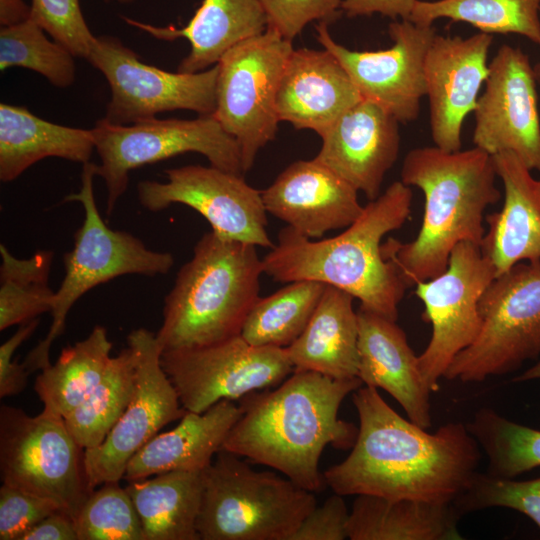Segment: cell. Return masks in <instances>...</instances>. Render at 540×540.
Masks as SVG:
<instances>
[{"instance_id":"1","label":"cell","mask_w":540,"mask_h":540,"mask_svg":"<svg viewBox=\"0 0 540 540\" xmlns=\"http://www.w3.org/2000/svg\"><path fill=\"white\" fill-rule=\"evenodd\" d=\"M352 399L359 418L356 441L346 459L323 473L334 493L453 504L465 492L481 458L467 425L451 422L429 433L366 385Z\"/></svg>"},{"instance_id":"2","label":"cell","mask_w":540,"mask_h":540,"mask_svg":"<svg viewBox=\"0 0 540 540\" xmlns=\"http://www.w3.org/2000/svg\"><path fill=\"white\" fill-rule=\"evenodd\" d=\"M362 384L358 377L294 371L275 390L241 398V415L222 449L269 466L310 492L322 491L327 485L319 460L325 447L345 450L356 441L358 428L339 419L338 411Z\"/></svg>"},{"instance_id":"3","label":"cell","mask_w":540,"mask_h":540,"mask_svg":"<svg viewBox=\"0 0 540 540\" xmlns=\"http://www.w3.org/2000/svg\"><path fill=\"white\" fill-rule=\"evenodd\" d=\"M413 193L401 180L393 182L363 207L360 216L331 238L310 239L289 226L262 259L274 281L312 280L351 294L360 306L397 321L407 286L384 259L382 240L401 228L411 214Z\"/></svg>"},{"instance_id":"4","label":"cell","mask_w":540,"mask_h":540,"mask_svg":"<svg viewBox=\"0 0 540 540\" xmlns=\"http://www.w3.org/2000/svg\"><path fill=\"white\" fill-rule=\"evenodd\" d=\"M496 176L492 156L477 147L450 152L426 146L406 154L401 181L424 195L421 227L414 240L390 237L381 249L407 288L441 274L459 243L481 245L484 212L501 198Z\"/></svg>"},{"instance_id":"5","label":"cell","mask_w":540,"mask_h":540,"mask_svg":"<svg viewBox=\"0 0 540 540\" xmlns=\"http://www.w3.org/2000/svg\"><path fill=\"white\" fill-rule=\"evenodd\" d=\"M257 246L214 231L196 243L164 298L162 351L202 347L240 335L264 273Z\"/></svg>"},{"instance_id":"6","label":"cell","mask_w":540,"mask_h":540,"mask_svg":"<svg viewBox=\"0 0 540 540\" xmlns=\"http://www.w3.org/2000/svg\"><path fill=\"white\" fill-rule=\"evenodd\" d=\"M202 486V540H291L317 506L313 492L287 477L256 471L224 449L202 471Z\"/></svg>"},{"instance_id":"7","label":"cell","mask_w":540,"mask_h":540,"mask_svg":"<svg viewBox=\"0 0 540 540\" xmlns=\"http://www.w3.org/2000/svg\"><path fill=\"white\" fill-rule=\"evenodd\" d=\"M96 172L97 164L84 163L80 191L63 200L79 202L84 210V220L74 234L72 250L64 255L65 275L55 291L49 331L23 361L30 374L51 364L49 352L53 342L63 334L73 305L89 290L123 275L153 277L166 274L174 265L172 253L151 250L134 235L113 230L104 222L94 197Z\"/></svg>"},{"instance_id":"8","label":"cell","mask_w":540,"mask_h":540,"mask_svg":"<svg viewBox=\"0 0 540 540\" xmlns=\"http://www.w3.org/2000/svg\"><path fill=\"white\" fill-rule=\"evenodd\" d=\"M2 483L54 502L74 521L94 490L86 472L84 449L64 417L43 409L30 416L21 408H0Z\"/></svg>"},{"instance_id":"9","label":"cell","mask_w":540,"mask_h":540,"mask_svg":"<svg viewBox=\"0 0 540 540\" xmlns=\"http://www.w3.org/2000/svg\"><path fill=\"white\" fill-rule=\"evenodd\" d=\"M100 158L96 175L106 186V215L110 216L125 193L129 173L187 152L205 156L210 165L242 175L241 152L236 140L211 115L192 120L157 119L117 125L102 118L91 129Z\"/></svg>"},{"instance_id":"10","label":"cell","mask_w":540,"mask_h":540,"mask_svg":"<svg viewBox=\"0 0 540 540\" xmlns=\"http://www.w3.org/2000/svg\"><path fill=\"white\" fill-rule=\"evenodd\" d=\"M481 330L444 378L480 382L540 355V261H523L497 276L479 301Z\"/></svg>"},{"instance_id":"11","label":"cell","mask_w":540,"mask_h":540,"mask_svg":"<svg viewBox=\"0 0 540 540\" xmlns=\"http://www.w3.org/2000/svg\"><path fill=\"white\" fill-rule=\"evenodd\" d=\"M292 50V41L266 28L229 48L216 64L212 115L238 143L244 173L252 168L258 152L275 139L280 122L276 97Z\"/></svg>"},{"instance_id":"12","label":"cell","mask_w":540,"mask_h":540,"mask_svg":"<svg viewBox=\"0 0 540 540\" xmlns=\"http://www.w3.org/2000/svg\"><path fill=\"white\" fill-rule=\"evenodd\" d=\"M87 61L109 84L111 98L104 119L110 123L130 125L174 110L199 115L215 111L217 65L195 73L168 72L142 62L110 35L96 36Z\"/></svg>"},{"instance_id":"13","label":"cell","mask_w":540,"mask_h":540,"mask_svg":"<svg viewBox=\"0 0 540 540\" xmlns=\"http://www.w3.org/2000/svg\"><path fill=\"white\" fill-rule=\"evenodd\" d=\"M160 362L182 407L194 413L278 386L294 372L285 348L254 346L241 334L207 346L162 351Z\"/></svg>"},{"instance_id":"14","label":"cell","mask_w":540,"mask_h":540,"mask_svg":"<svg viewBox=\"0 0 540 540\" xmlns=\"http://www.w3.org/2000/svg\"><path fill=\"white\" fill-rule=\"evenodd\" d=\"M495 277L481 246L461 242L441 274L415 285L414 293L424 306L423 320L432 326L430 341L418 356L431 392L439 390L454 357L477 338L482 327L479 301Z\"/></svg>"},{"instance_id":"15","label":"cell","mask_w":540,"mask_h":540,"mask_svg":"<svg viewBox=\"0 0 540 540\" xmlns=\"http://www.w3.org/2000/svg\"><path fill=\"white\" fill-rule=\"evenodd\" d=\"M135 355L136 383L124 413L105 440L97 447L84 450L89 483L93 489L107 482L123 479L131 458L170 422L187 412L160 357L162 348L156 334L138 328L127 336Z\"/></svg>"},{"instance_id":"16","label":"cell","mask_w":540,"mask_h":540,"mask_svg":"<svg viewBox=\"0 0 540 540\" xmlns=\"http://www.w3.org/2000/svg\"><path fill=\"white\" fill-rule=\"evenodd\" d=\"M165 182L142 180L137 197L157 212L183 204L202 215L215 233L236 241L272 248L262 194L242 177L214 166L186 165L164 171Z\"/></svg>"},{"instance_id":"17","label":"cell","mask_w":540,"mask_h":540,"mask_svg":"<svg viewBox=\"0 0 540 540\" xmlns=\"http://www.w3.org/2000/svg\"><path fill=\"white\" fill-rule=\"evenodd\" d=\"M328 22L316 25V38L347 71L362 99L381 106L400 123L415 120L426 96L424 62L436 35L431 26L393 20L388 34L393 44L378 51H355L337 43Z\"/></svg>"},{"instance_id":"18","label":"cell","mask_w":540,"mask_h":540,"mask_svg":"<svg viewBox=\"0 0 540 540\" xmlns=\"http://www.w3.org/2000/svg\"><path fill=\"white\" fill-rule=\"evenodd\" d=\"M536 73L520 48L504 44L489 63L479 96L473 143L491 156L516 154L532 171H540V117Z\"/></svg>"},{"instance_id":"19","label":"cell","mask_w":540,"mask_h":540,"mask_svg":"<svg viewBox=\"0 0 540 540\" xmlns=\"http://www.w3.org/2000/svg\"><path fill=\"white\" fill-rule=\"evenodd\" d=\"M493 35L469 37L436 34L426 53L424 76L431 137L446 151L461 149L466 117L474 112L488 71Z\"/></svg>"},{"instance_id":"20","label":"cell","mask_w":540,"mask_h":540,"mask_svg":"<svg viewBox=\"0 0 540 540\" xmlns=\"http://www.w3.org/2000/svg\"><path fill=\"white\" fill-rule=\"evenodd\" d=\"M399 123L378 104L362 99L321 136L315 159L374 200L399 155Z\"/></svg>"},{"instance_id":"21","label":"cell","mask_w":540,"mask_h":540,"mask_svg":"<svg viewBox=\"0 0 540 540\" xmlns=\"http://www.w3.org/2000/svg\"><path fill=\"white\" fill-rule=\"evenodd\" d=\"M261 194L267 213L314 240L348 227L364 207L358 191L315 158L293 162Z\"/></svg>"},{"instance_id":"22","label":"cell","mask_w":540,"mask_h":540,"mask_svg":"<svg viewBox=\"0 0 540 540\" xmlns=\"http://www.w3.org/2000/svg\"><path fill=\"white\" fill-rule=\"evenodd\" d=\"M362 100L341 63L328 50L293 49L280 80L276 110L280 121L320 137Z\"/></svg>"},{"instance_id":"23","label":"cell","mask_w":540,"mask_h":540,"mask_svg":"<svg viewBox=\"0 0 540 540\" xmlns=\"http://www.w3.org/2000/svg\"><path fill=\"white\" fill-rule=\"evenodd\" d=\"M358 378L381 388L404 409L407 417L428 429L432 424L430 393L406 333L391 319L363 307L357 310Z\"/></svg>"},{"instance_id":"24","label":"cell","mask_w":540,"mask_h":540,"mask_svg":"<svg viewBox=\"0 0 540 540\" xmlns=\"http://www.w3.org/2000/svg\"><path fill=\"white\" fill-rule=\"evenodd\" d=\"M492 159L504 202L500 211L485 217L488 232L480 246L497 277L519 262L540 261V179L513 152L502 151Z\"/></svg>"},{"instance_id":"25","label":"cell","mask_w":540,"mask_h":540,"mask_svg":"<svg viewBox=\"0 0 540 540\" xmlns=\"http://www.w3.org/2000/svg\"><path fill=\"white\" fill-rule=\"evenodd\" d=\"M240 415V406L231 400H221L202 413L187 411L174 429L154 436L131 458L123 479L205 470Z\"/></svg>"},{"instance_id":"26","label":"cell","mask_w":540,"mask_h":540,"mask_svg":"<svg viewBox=\"0 0 540 540\" xmlns=\"http://www.w3.org/2000/svg\"><path fill=\"white\" fill-rule=\"evenodd\" d=\"M123 20L157 39H187L190 51L177 68L182 73L200 72L216 65L229 48L267 28L259 0H203L181 28L154 26L128 17Z\"/></svg>"},{"instance_id":"27","label":"cell","mask_w":540,"mask_h":540,"mask_svg":"<svg viewBox=\"0 0 540 540\" xmlns=\"http://www.w3.org/2000/svg\"><path fill=\"white\" fill-rule=\"evenodd\" d=\"M354 297L326 285L306 328L285 348L294 371H314L335 379L358 377V316Z\"/></svg>"},{"instance_id":"28","label":"cell","mask_w":540,"mask_h":540,"mask_svg":"<svg viewBox=\"0 0 540 540\" xmlns=\"http://www.w3.org/2000/svg\"><path fill=\"white\" fill-rule=\"evenodd\" d=\"M95 143L92 130L44 120L27 108L0 104V180L11 182L36 162L57 157L89 162Z\"/></svg>"},{"instance_id":"29","label":"cell","mask_w":540,"mask_h":540,"mask_svg":"<svg viewBox=\"0 0 540 540\" xmlns=\"http://www.w3.org/2000/svg\"><path fill=\"white\" fill-rule=\"evenodd\" d=\"M453 504L356 495L347 523L351 540H461Z\"/></svg>"},{"instance_id":"30","label":"cell","mask_w":540,"mask_h":540,"mask_svg":"<svg viewBox=\"0 0 540 540\" xmlns=\"http://www.w3.org/2000/svg\"><path fill=\"white\" fill-rule=\"evenodd\" d=\"M125 488L140 519L144 540H199L202 471H169L130 481Z\"/></svg>"},{"instance_id":"31","label":"cell","mask_w":540,"mask_h":540,"mask_svg":"<svg viewBox=\"0 0 540 540\" xmlns=\"http://www.w3.org/2000/svg\"><path fill=\"white\" fill-rule=\"evenodd\" d=\"M112 346L107 330L98 325L85 339L65 347L36 377L34 390L43 409L65 418L80 405L103 378Z\"/></svg>"},{"instance_id":"32","label":"cell","mask_w":540,"mask_h":540,"mask_svg":"<svg viewBox=\"0 0 540 540\" xmlns=\"http://www.w3.org/2000/svg\"><path fill=\"white\" fill-rule=\"evenodd\" d=\"M465 22L488 34H517L540 44V0H416L409 20Z\"/></svg>"},{"instance_id":"33","label":"cell","mask_w":540,"mask_h":540,"mask_svg":"<svg viewBox=\"0 0 540 540\" xmlns=\"http://www.w3.org/2000/svg\"><path fill=\"white\" fill-rule=\"evenodd\" d=\"M136 383L135 355L130 346L111 357L103 378L64 420L84 450L99 446L128 406Z\"/></svg>"},{"instance_id":"34","label":"cell","mask_w":540,"mask_h":540,"mask_svg":"<svg viewBox=\"0 0 540 540\" xmlns=\"http://www.w3.org/2000/svg\"><path fill=\"white\" fill-rule=\"evenodd\" d=\"M312 280L287 283L278 291L260 297L251 308L241 336L254 346L286 348L306 328L325 288Z\"/></svg>"},{"instance_id":"35","label":"cell","mask_w":540,"mask_h":540,"mask_svg":"<svg viewBox=\"0 0 540 540\" xmlns=\"http://www.w3.org/2000/svg\"><path fill=\"white\" fill-rule=\"evenodd\" d=\"M0 330L50 312L55 292L49 286L54 252L40 250L27 259L0 245Z\"/></svg>"},{"instance_id":"36","label":"cell","mask_w":540,"mask_h":540,"mask_svg":"<svg viewBox=\"0 0 540 540\" xmlns=\"http://www.w3.org/2000/svg\"><path fill=\"white\" fill-rule=\"evenodd\" d=\"M488 458V474L514 478L540 466V430L515 423L482 408L467 424Z\"/></svg>"},{"instance_id":"37","label":"cell","mask_w":540,"mask_h":540,"mask_svg":"<svg viewBox=\"0 0 540 540\" xmlns=\"http://www.w3.org/2000/svg\"><path fill=\"white\" fill-rule=\"evenodd\" d=\"M74 55L30 17L18 24L1 27L0 70L21 67L44 76L52 85L65 88L75 80Z\"/></svg>"},{"instance_id":"38","label":"cell","mask_w":540,"mask_h":540,"mask_svg":"<svg viewBox=\"0 0 540 540\" xmlns=\"http://www.w3.org/2000/svg\"><path fill=\"white\" fill-rule=\"evenodd\" d=\"M118 483L91 492L75 519L78 540H144L132 499Z\"/></svg>"},{"instance_id":"39","label":"cell","mask_w":540,"mask_h":540,"mask_svg":"<svg viewBox=\"0 0 540 540\" xmlns=\"http://www.w3.org/2000/svg\"><path fill=\"white\" fill-rule=\"evenodd\" d=\"M462 515L489 507H506L528 516L540 529V477L515 481L477 472L453 503Z\"/></svg>"},{"instance_id":"40","label":"cell","mask_w":540,"mask_h":540,"mask_svg":"<svg viewBox=\"0 0 540 540\" xmlns=\"http://www.w3.org/2000/svg\"><path fill=\"white\" fill-rule=\"evenodd\" d=\"M30 18L75 57L87 60L96 36L90 31L79 0H32Z\"/></svg>"},{"instance_id":"41","label":"cell","mask_w":540,"mask_h":540,"mask_svg":"<svg viewBox=\"0 0 540 540\" xmlns=\"http://www.w3.org/2000/svg\"><path fill=\"white\" fill-rule=\"evenodd\" d=\"M267 19V28L283 38L293 39L312 21L336 20L343 0H259Z\"/></svg>"},{"instance_id":"42","label":"cell","mask_w":540,"mask_h":540,"mask_svg":"<svg viewBox=\"0 0 540 540\" xmlns=\"http://www.w3.org/2000/svg\"><path fill=\"white\" fill-rule=\"evenodd\" d=\"M57 510L59 507L51 500L3 483L0 487V540H20L26 531Z\"/></svg>"},{"instance_id":"43","label":"cell","mask_w":540,"mask_h":540,"mask_svg":"<svg viewBox=\"0 0 540 540\" xmlns=\"http://www.w3.org/2000/svg\"><path fill=\"white\" fill-rule=\"evenodd\" d=\"M348 518L343 496L334 493L303 519L291 540H344Z\"/></svg>"},{"instance_id":"44","label":"cell","mask_w":540,"mask_h":540,"mask_svg":"<svg viewBox=\"0 0 540 540\" xmlns=\"http://www.w3.org/2000/svg\"><path fill=\"white\" fill-rule=\"evenodd\" d=\"M39 325V318L20 324L17 331L0 346V397L21 393L30 375L23 362L13 360L15 351Z\"/></svg>"},{"instance_id":"45","label":"cell","mask_w":540,"mask_h":540,"mask_svg":"<svg viewBox=\"0 0 540 540\" xmlns=\"http://www.w3.org/2000/svg\"><path fill=\"white\" fill-rule=\"evenodd\" d=\"M416 0H343L341 10L348 17L381 14L392 20H409Z\"/></svg>"},{"instance_id":"46","label":"cell","mask_w":540,"mask_h":540,"mask_svg":"<svg viewBox=\"0 0 540 540\" xmlns=\"http://www.w3.org/2000/svg\"><path fill=\"white\" fill-rule=\"evenodd\" d=\"M20 540H78L75 521L57 510L26 531Z\"/></svg>"},{"instance_id":"47","label":"cell","mask_w":540,"mask_h":540,"mask_svg":"<svg viewBox=\"0 0 540 540\" xmlns=\"http://www.w3.org/2000/svg\"><path fill=\"white\" fill-rule=\"evenodd\" d=\"M31 7L24 0H0L1 27L11 26L27 20Z\"/></svg>"},{"instance_id":"48","label":"cell","mask_w":540,"mask_h":540,"mask_svg":"<svg viewBox=\"0 0 540 540\" xmlns=\"http://www.w3.org/2000/svg\"><path fill=\"white\" fill-rule=\"evenodd\" d=\"M540 378V361L530 367L529 369L525 370L522 374L519 376H516L512 379L513 382H523L528 381L532 379H539Z\"/></svg>"},{"instance_id":"49","label":"cell","mask_w":540,"mask_h":540,"mask_svg":"<svg viewBox=\"0 0 540 540\" xmlns=\"http://www.w3.org/2000/svg\"><path fill=\"white\" fill-rule=\"evenodd\" d=\"M105 1H107V2L116 1V2L121 3V4H128V3H132V2H134L136 0H105Z\"/></svg>"},{"instance_id":"50","label":"cell","mask_w":540,"mask_h":540,"mask_svg":"<svg viewBox=\"0 0 540 540\" xmlns=\"http://www.w3.org/2000/svg\"><path fill=\"white\" fill-rule=\"evenodd\" d=\"M539 46H540V44H539ZM534 70H535V73H536V77L540 78V63H538L537 66L534 67Z\"/></svg>"}]
</instances>
